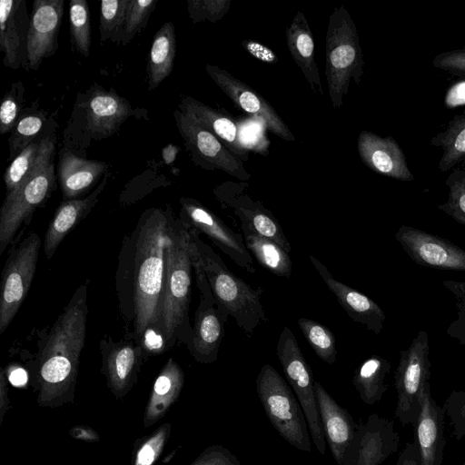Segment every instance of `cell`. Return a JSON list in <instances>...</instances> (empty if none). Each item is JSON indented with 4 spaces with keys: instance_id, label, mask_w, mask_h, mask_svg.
<instances>
[{
    "instance_id": "cell-1",
    "label": "cell",
    "mask_w": 465,
    "mask_h": 465,
    "mask_svg": "<svg viewBox=\"0 0 465 465\" xmlns=\"http://www.w3.org/2000/svg\"><path fill=\"white\" fill-rule=\"evenodd\" d=\"M171 217L161 209L145 211L121 250L118 300L124 317L134 327L132 339L138 344L146 330H161L159 308Z\"/></svg>"
},
{
    "instance_id": "cell-2",
    "label": "cell",
    "mask_w": 465,
    "mask_h": 465,
    "mask_svg": "<svg viewBox=\"0 0 465 465\" xmlns=\"http://www.w3.org/2000/svg\"><path fill=\"white\" fill-rule=\"evenodd\" d=\"M87 286L81 285L40 345L38 401L54 406L72 399L84 346L87 321Z\"/></svg>"
},
{
    "instance_id": "cell-3",
    "label": "cell",
    "mask_w": 465,
    "mask_h": 465,
    "mask_svg": "<svg viewBox=\"0 0 465 465\" xmlns=\"http://www.w3.org/2000/svg\"><path fill=\"white\" fill-rule=\"evenodd\" d=\"M193 245L190 225L172 215L159 308V325L168 348L176 341L188 345L192 338L188 311Z\"/></svg>"
},
{
    "instance_id": "cell-4",
    "label": "cell",
    "mask_w": 465,
    "mask_h": 465,
    "mask_svg": "<svg viewBox=\"0 0 465 465\" xmlns=\"http://www.w3.org/2000/svg\"><path fill=\"white\" fill-rule=\"evenodd\" d=\"M191 229L223 322L226 323L229 317H232L251 336L256 327L268 321L261 302L263 288L253 289L232 273L223 259L200 238L199 232L193 227Z\"/></svg>"
},
{
    "instance_id": "cell-5",
    "label": "cell",
    "mask_w": 465,
    "mask_h": 465,
    "mask_svg": "<svg viewBox=\"0 0 465 465\" xmlns=\"http://www.w3.org/2000/svg\"><path fill=\"white\" fill-rule=\"evenodd\" d=\"M325 52L329 95L333 108L339 109L351 80L359 86L364 66L357 28L343 5L335 6L329 17Z\"/></svg>"
},
{
    "instance_id": "cell-6",
    "label": "cell",
    "mask_w": 465,
    "mask_h": 465,
    "mask_svg": "<svg viewBox=\"0 0 465 465\" xmlns=\"http://www.w3.org/2000/svg\"><path fill=\"white\" fill-rule=\"evenodd\" d=\"M54 140L40 141V150L29 175L6 193L0 210V255L15 237L22 224L51 194L54 185Z\"/></svg>"
},
{
    "instance_id": "cell-7",
    "label": "cell",
    "mask_w": 465,
    "mask_h": 465,
    "mask_svg": "<svg viewBox=\"0 0 465 465\" xmlns=\"http://www.w3.org/2000/svg\"><path fill=\"white\" fill-rule=\"evenodd\" d=\"M256 391L270 422L292 446L312 450V436L304 411L290 386L270 364L263 365L255 381Z\"/></svg>"
},
{
    "instance_id": "cell-8",
    "label": "cell",
    "mask_w": 465,
    "mask_h": 465,
    "mask_svg": "<svg viewBox=\"0 0 465 465\" xmlns=\"http://www.w3.org/2000/svg\"><path fill=\"white\" fill-rule=\"evenodd\" d=\"M429 335L420 331L406 350L400 351L394 372L397 391L395 416L402 424L414 425L421 409L424 391L430 384Z\"/></svg>"
},
{
    "instance_id": "cell-9",
    "label": "cell",
    "mask_w": 465,
    "mask_h": 465,
    "mask_svg": "<svg viewBox=\"0 0 465 465\" xmlns=\"http://www.w3.org/2000/svg\"><path fill=\"white\" fill-rule=\"evenodd\" d=\"M276 354L285 378L304 411L312 440L318 452L325 454L326 440L316 401L314 381L309 363L288 326L280 333Z\"/></svg>"
},
{
    "instance_id": "cell-10",
    "label": "cell",
    "mask_w": 465,
    "mask_h": 465,
    "mask_svg": "<svg viewBox=\"0 0 465 465\" xmlns=\"http://www.w3.org/2000/svg\"><path fill=\"white\" fill-rule=\"evenodd\" d=\"M41 244L38 234L32 232L8 253L0 285V334L7 329L30 290Z\"/></svg>"
},
{
    "instance_id": "cell-11",
    "label": "cell",
    "mask_w": 465,
    "mask_h": 465,
    "mask_svg": "<svg viewBox=\"0 0 465 465\" xmlns=\"http://www.w3.org/2000/svg\"><path fill=\"white\" fill-rule=\"evenodd\" d=\"M181 219L197 232L205 234L212 242L238 266L247 272L254 273L252 257L248 251L244 238L235 233L214 213L192 198L183 197Z\"/></svg>"
},
{
    "instance_id": "cell-12",
    "label": "cell",
    "mask_w": 465,
    "mask_h": 465,
    "mask_svg": "<svg viewBox=\"0 0 465 465\" xmlns=\"http://www.w3.org/2000/svg\"><path fill=\"white\" fill-rule=\"evenodd\" d=\"M395 239L420 266L465 272V250L444 238L401 225L395 233Z\"/></svg>"
},
{
    "instance_id": "cell-13",
    "label": "cell",
    "mask_w": 465,
    "mask_h": 465,
    "mask_svg": "<svg viewBox=\"0 0 465 465\" xmlns=\"http://www.w3.org/2000/svg\"><path fill=\"white\" fill-rule=\"evenodd\" d=\"M401 436L394 422L376 413L358 424L342 465H381L399 449Z\"/></svg>"
},
{
    "instance_id": "cell-14",
    "label": "cell",
    "mask_w": 465,
    "mask_h": 465,
    "mask_svg": "<svg viewBox=\"0 0 465 465\" xmlns=\"http://www.w3.org/2000/svg\"><path fill=\"white\" fill-rule=\"evenodd\" d=\"M200 292V303L194 315V325L187 347L200 363H213L218 358L224 334V322L217 310L205 272L195 274Z\"/></svg>"
},
{
    "instance_id": "cell-15",
    "label": "cell",
    "mask_w": 465,
    "mask_h": 465,
    "mask_svg": "<svg viewBox=\"0 0 465 465\" xmlns=\"http://www.w3.org/2000/svg\"><path fill=\"white\" fill-rule=\"evenodd\" d=\"M173 116L186 148L192 152L195 161H204L209 165L223 170L241 181L251 178L242 161L234 156L214 134L180 110H175Z\"/></svg>"
},
{
    "instance_id": "cell-16",
    "label": "cell",
    "mask_w": 465,
    "mask_h": 465,
    "mask_svg": "<svg viewBox=\"0 0 465 465\" xmlns=\"http://www.w3.org/2000/svg\"><path fill=\"white\" fill-rule=\"evenodd\" d=\"M214 193L224 208L232 210L242 232H252L275 242L287 252L292 251L280 222L261 202L253 201L237 186L219 187Z\"/></svg>"
},
{
    "instance_id": "cell-17",
    "label": "cell",
    "mask_w": 465,
    "mask_h": 465,
    "mask_svg": "<svg viewBox=\"0 0 465 465\" xmlns=\"http://www.w3.org/2000/svg\"><path fill=\"white\" fill-rule=\"evenodd\" d=\"M205 69L213 82L232 101L235 106L261 118L271 132L283 140H295L274 108L252 87L217 65L207 64Z\"/></svg>"
},
{
    "instance_id": "cell-18",
    "label": "cell",
    "mask_w": 465,
    "mask_h": 465,
    "mask_svg": "<svg viewBox=\"0 0 465 465\" xmlns=\"http://www.w3.org/2000/svg\"><path fill=\"white\" fill-rule=\"evenodd\" d=\"M63 15V0L33 2L27 36L28 69L38 70L42 61L55 53Z\"/></svg>"
},
{
    "instance_id": "cell-19",
    "label": "cell",
    "mask_w": 465,
    "mask_h": 465,
    "mask_svg": "<svg viewBox=\"0 0 465 465\" xmlns=\"http://www.w3.org/2000/svg\"><path fill=\"white\" fill-rule=\"evenodd\" d=\"M103 372L112 392L118 398L125 395L137 381L143 358V349L134 339L101 341Z\"/></svg>"
},
{
    "instance_id": "cell-20",
    "label": "cell",
    "mask_w": 465,
    "mask_h": 465,
    "mask_svg": "<svg viewBox=\"0 0 465 465\" xmlns=\"http://www.w3.org/2000/svg\"><path fill=\"white\" fill-rule=\"evenodd\" d=\"M30 25L25 0L0 1V49L4 64L28 69L27 36Z\"/></svg>"
},
{
    "instance_id": "cell-21",
    "label": "cell",
    "mask_w": 465,
    "mask_h": 465,
    "mask_svg": "<svg viewBox=\"0 0 465 465\" xmlns=\"http://www.w3.org/2000/svg\"><path fill=\"white\" fill-rule=\"evenodd\" d=\"M309 259L348 316L369 331L380 334L386 319L382 309L367 295L335 279L316 257L310 254Z\"/></svg>"
},
{
    "instance_id": "cell-22",
    "label": "cell",
    "mask_w": 465,
    "mask_h": 465,
    "mask_svg": "<svg viewBox=\"0 0 465 465\" xmlns=\"http://www.w3.org/2000/svg\"><path fill=\"white\" fill-rule=\"evenodd\" d=\"M358 153L363 163L377 173L403 182L414 180L403 151L392 136L362 131L358 137Z\"/></svg>"
},
{
    "instance_id": "cell-23",
    "label": "cell",
    "mask_w": 465,
    "mask_h": 465,
    "mask_svg": "<svg viewBox=\"0 0 465 465\" xmlns=\"http://www.w3.org/2000/svg\"><path fill=\"white\" fill-rule=\"evenodd\" d=\"M314 391L326 443L336 463L342 465L358 424L318 381H314Z\"/></svg>"
},
{
    "instance_id": "cell-24",
    "label": "cell",
    "mask_w": 465,
    "mask_h": 465,
    "mask_svg": "<svg viewBox=\"0 0 465 465\" xmlns=\"http://www.w3.org/2000/svg\"><path fill=\"white\" fill-rule=\"evenodd\" d=\"M445 410L432 398L430 384L426 387L421 409L413 425L421 465H441L445 447Z\"/></svg>"
},
{
    "instance_id": "cell-25",
    "label": "cell",
    "mask_w": 465,
    "mask_h": 465,
    "mask_svg": "<svg viewBox=\"0 0 465 465\" xmlns=\"http://www.w3.org/2000/svg\"><path fill=\"white\" fill-rule=\"evenodd\" d=\"M108 175L88 196L64 201L56 209L45 234L44 251L46 258L51 259L64 237L87 216L102 193Z\"/></svg>"
},
{
    "instance_id": "cell-26",
    "label": "cell",
    "mask_w": 465,
    "mask_h": 465,
    "mask_svg": "<svg viewBox=\"0 0 465 465\" xmlns=\"http://www.w3.org/2000/svg\"><path fill=\"white\" fill-rule=\"evenodd\" d=\"M108 167L104 162L86 160L62 151L57 171L64 201L78 199L84 194Z\"/></svg>"
},
{
    "instance_id": "cell-27",
    "label": "cell",
    "mask_w": 465,
    "mask_h": 465,
    "mask_svg": "<svg viewBox=\"0 0 465 465\" xmlns=\"http://www.w3.org/2000/svg\"><path fill=\"white\" fill-rule=\"evenodd\" d=\"M131 104L115 93L97 88L86 101L88 129L105 137L115 133L131 114Z\"/></svg>"
},
{
    "instance_id": "cell-28",
    "label": "cell",
    "mask_w": 465,
    "mask_h": 465,
    "mask_svg": "<svg viewBox=\"0 0 465 465\" xmlns=\"http://www.w3.org/2000/svg\"><path fill=\"white\" fill-rule=\"evenodd\" d=\"M180 111L192 118L202 127L214 134L232 153L242 160L248 158V153L242 145L235 123L214 109L191 97L184 96L179 104Z\"/></svg>"
},
{
    "instance_id": "cell-29",
    "label": "cell",
    "mask_w": 465,
    "mask_h": 465,
    "mask_svg": "<svg viewBox=\"0 0 465 465\" xmlns=\"http://www.w3.org/2000/svg\"><path fill=\"white\" fill-rule=\"evenodd\" d=\"M287 47L302 70L313 94L322 97L319 70L315 61V45L309 23L302 12H297L286 29Z\"/></svg>"
},
{
    "instance_id": "cell-30",
    "label": "cell",
    "mask_w": 465,
    "mask_h": 465,
    "mask_svg": "<svg viewBox=\"0 0 465 465\" xmlns=\"http://www.w3.org/2000/svg\"><path fill=\"white\" fill-rule=\"evenodd\" d=\"M184 384V373L170 358L157 376L145 409L143 424L149 427L162 419L177 401Z\"/></svg>"
},
{
    "instance_id": "cell-31",
    "label": "cell",
    "mask_w": 465,
    "mask_h": 465,
    "mask_svg": "<svg viewBox=\"0 0 465 465\" xmlns=\"http://www.w3.org/2000/svg\"><path fill=\"white\" fill-rule=\"evenodd\" d=\"M176 54V36L171 22L164 23L152 42L148 64L149 90H154L173 71Z\"/></svg>"
},
{
    "instance_id": "cell-32",
    "label": "cell",
    "mask_w": 465,
    "mask_h": 465,
    "mask_svg": "<svg viewBox=\"0 0 465 465\" xmlns=\"http://www.w3.org/2000/svg\"><path fill=\"white\" fill-rule=\"evenodd\" d=\"M390 371L391 362L379 354L371 355L357 367L352 384L365 404L373 405L381 400L388 389L386 377Z\"/></svg>"
},
{
    "instance_id": "cell-33",
    "label": "cell",
    "mask_w": 465,
    "mask_h": 465,
    "mask_svg": "<svg viewBox=\"0 0 465 465\" xmlns=\"http://www.w3.org/2000/svg\"><path fill=\"white\" fill-rule=\"evenodd\" d=\"M430 144L442 151L439 162L440 172H448L465 160V109L454 115L444 131L431 138Z\"/></svg>"
},
{
    "instance_id": "cell-34",
    "label": "cell",
    "mask_w": 465,
    "mask_h": 465,
    "mask_svg": "<svg viewBox=\"0 0 465 465\" xmlns=\"http://www.w3.org/2000/svg\"><path fill=\"white\" fill-rule=\"evenodd\" d=\"M245 245L258 262L272 274L290 278L292 262L289 252L275 242L252 232H242Z\"/></svg>"
},
{
    "instance_id": "cell-35",
    "label": "cell",
    "mask_w": 465,
    "mask_h": 465,
    "mask_svg": "<svg viewBox=\"0 0 465 465\" xmlns=\"http://www.w3.org/2000/svg\"><path fill=\"white\" fill-rule=\"evenodd\" d=\"M297 324L316 355L328 364L334 363L337 349L332 331L324 324L305 317L299 318Z\"/></svg>"
},
{
    "instance_id": "cell-36",
    "label": "cell",
    "mask_w": 465,
    "mask_h": 465,
    "mask_svg": "<svg viewBox=\"0 0 465 465\" xmlns=\"http://www.w3.org/2000/svg\"><path fill=\"white\" fill-rule=\"evenodd\" d=\"M71 44L75 51L88 57L91 47L89 5L85 0L69 2Z\"/></svg>"
},
{
    "instance_id": "cell-37",
    "label": "cell",
    "mask_w": 465,
    "mask_h": 465,
    "mask_svg": "<svg viewBox=\"0 0 465 465\" xmlns=\"http://www.w3.org/2000/svg\"><path fill=\"white\" fill-rule=\"evenodd\" d=\"M448 175L445 184L449 188L448 199L437 208L458 223L465 225V160Z\"/></svg>"
},
{
    "instance_id": "cell-38",
    "label": "cell",
    "mask_w": 465,
    "mask_h": 465,
    "mask_svg": "<svg viewBox=\"0 0 465 465\" xmlns=\"http://www.w3.org/2000/svg\"><path fill=\"white\" fill-rule=\"evenodd\" d=\"M128 0H104L100 5L101 42H121Z\"/></svg>"
},
{
    "instance_id": "cell-39",
    "label": "cell",
    "mask_w": 465,
    "mask_h": 465,
    "mask_svg": "<svg viewBox=\"0 0 465 465\" xmlns=\"http://www.w3.org/2000/svg\"><path fill=\"white\" fill-rule=\"evenodd\" d=\"M39 150L40 142H33L14 158L4 174L6 193L16 189L29 175L35 163Z\"/></svg>"
},
{
    "instance_id": "cell-40",
    "label": "cell",
    "mask_w": 465,
    "mask_h": 465,
    "mask_svg": "<svg viewBox=\"0 0 465 465\" xmlns=\"http://www.w3.org/2000/svg\"><path fill=\"white\" fill-rule=\"evenodd\" d=\"M157 0H128L121 43L128 45L145 28Z\"/></svg>"
},
{
    "instance_id": "cell-41",
    "label": "cell",
    "mask_w": 465,
    "mask_h": 465,
    "mask_svg": "<svg viewBox=\"0 0 465 465\" xmlns=\"http://www.w3.org/2000/svg\"><path fill=\"white\" fill-rule=\"evenodd\" d=\"M45 116L38 113L26 114L19 119L9 139L10 158L15 157L22 150L33 143L41 131Z\"/></svg>"
},
{
    "instance_id": "cell-42",
    "label": "cell",
    "mask_w": 465,
    "mask_h": 465,
    "mask_svg": "<svg viewBox=\"0 0 465 465\" xmlns=\"http://www.w3.org/2000/svg\"><path fill=\"white\" fill-rule=\"evenodd\" d=\"M24 86L19 81L14 83L5 94L0 107V133L5 134L13 130L21 118Z\"/></svg>"
},
{
    "instance_id": "cell-43",
    "label": "cell",
    "mask_w": 465,
    "mask_h": 465,
    "mask_svg": "<svg viewBox=\"0 0 465 465\" xmlns=\"http://www.w3.org/2000/svg\"><path fill=\"white\" fill-rule=\"evenodd\" d=\"M171 433V424L163 423L135 450L133 465H153L162 453Z\"/></svg>"
},
{
    "instance_id": "cell-44",
    "label": "cell",
    "mask_w": 465,
    "mask_h": 465,
    "mask_svg": "<svg viewBox=\"0 0 465 465\" xmlns=\"http://www.w3.org/2000/svg\"><path fill=\"white\" fill-rule=\"evenodd\" d=\"M231 3L230 0H189V17L193 24L205 20L215 23L227 14Z\"/></svg>"
},
{
    "instance_id": "cell-45",
    "label": "cell",
    "mask_w": 465,
    "mask_h": 465,
    "mask_svg": "<svg viewBox=\"0 0 465 465\" xmlns=\"http://www.w3.org/2000/svg\"><path fill=\"white\" fill-rule=\"evenodd\" d=\"M442 407L452 428L451 436L460 440L465 435V391H453Z\"/></svg>"
},
{
    "instance_id": "cell-46",
    "label": "cell",
    "mask_w": 465,
    "mask_h": 465,
    "mask_svg": "<svg viewBox=\"0 0 465 465\" xmlns=\"http://www.w3.org/2000/svg\"><path fill=\"white\" fill-rule=\"evenodd\" d=\"M432 64L435 68L456 75H465V47L437 54Z\"/></svg>"
},
{
    "instance_id": "cell-47",
    "label": "cell",
    "mask_w": 465,
    "mask_h": 465,
    "mask_svg": "<svg viewBox=\"0 0 465 465\" xmlns=\"http://www.w3.org/2000/svg\"><path fill=\"white\" fill-rule=\"evenodd\" d=\"M191 465H241L238 458L222 445L206 448Z\"/></svg>"
},
{
    "instance_id": "cell-48",
    "label": "cell",
    "mask_w": 465,
    "mask_h": 465,
    "mask_svg": "<svg viewBox=\"0 0 465 465\" xmlns=\"http://www.w3.org/2000/svg\"><path fill=\"white\" fill-rule=\"evenodd\" d=\"M143 349V358L145 353L152 355L163 353L168 348L163 331L157 328H151L144 331L139 342Z\"/></svg>"
},
{
    "instance_id": "cell-49",
    "label": "cell",
    "mask_w": 465,
    "mask_h": 465,
    "mask_svg": "<svg viewBox=\"0 0 465 465\" xmlns=\"http://www.w3.org/2000/svg\"><path fill=\"white\" fill-rule=\"evenodd\" d=\"M242 45L251 55L262 62L272 64L278 61L274 52L259 42L244 40L242 42Z\"/></svg>"
},
{
    "instance_id": "cell-50",
    "label": "cell",
    "mask_w": 465,
    "mask_h": 465,
    "mask_svg": "<svg viewBox=\"0 0 465 465\" xmlns=\"http://www.w3.org/2000/svg\"><path fill=\"white\" fill-rule=\"evenodd\" d=\"M396 465H421L417 441L408 442L398 456Z\"/></svg>"
},
{
    "instance_id": "cell-51",
    "label": "cell",
    "mask_w": 465,
    "mask_h": 465,
    "mask_svg": "<svg viewBox=\"0 0 465 465\" xmlns=\"http://www.w3.org/2000/svg\"><path fill=\"white\" fill-rule=\"evenodd\" d=\"M8 381L15 387H23L28 381L27 372L21 367H15L8 371Z\"/></svg>"
},
{
    "instance_id": "cell-52",
    "label": "cell",
    "mask_w": 465,
    "mask_h": 465,
    "mask_svg": "<svg viewBox=\"0 0 465 465\" xmlns=\"http://www.w3.org/2000/svg\"><path fill=\"white\" fill-rule=\"evenodd\" d=\"M83 430L84 432L82 433L81 431H79L76 428H74L73 429V436L74 437H76V438H80V439H84V440H95V436H97V434L91 430L90 429H86V428H83Z\"/></svg>"
},
{
    "instance_id": "cell-53",
    "label": "cell",
    "mask_w": 465,
    "mask_h": 465,
    "mask_svg": "<svg viewBox=\"0 0 465 465\" xmlns=\"http://www.w3.org/2000/svg\"><path fill=\"white\" fill-rule=\"evenodd\" d=\"M463 465H465V462L463 463Z\"/></svg>"
}]
</instances>
